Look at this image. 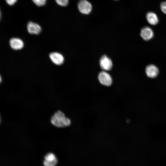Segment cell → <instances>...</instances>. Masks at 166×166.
Here are the masks:
<instances>
[{"label": "cell", "instance_id": "cell-12", "mask_svg": "<svg viewBox=\"0 0 166 166\" xmlns=\"http://www.w3.org/2000/svg\"><path fill=\"white\" fill-rule=\"evenodd\" d=\"M32 1L35 5L38 6L44 5L46 2V0H32Z\"/></svg>", "mask_w": 166, "mask_h": 166}, {"label": "cell", "instance_id": "cell-13", "mask_svg": "<svg viewBox=\"0 0 166 166\" xmlns=\"http://www.w3.org/2000/svg\"><path fill=\"white\" fill-rule=\"evenodd\" d=\"M56 3L61 6H66L68 4L69 0H55Z\"/></svg>", "mask_w": 166, "mask_h": 166}, {"label": "cell", "instance_id": "cell-8", "mask_svg": "<svg viewBox=\"0 0 166 166\" xmlns=\"http://www.w3.org/2000/svg\"><path fill=\"white\" fill-rule=\"evenodd\" d=\"M145 72L147 76L151 78L157 77L158 74L159 70L158 68L154 65H148L146 68Z\"/></svg>", "mask_w": 166, "mask_h": 166}, {"label": "cell", "instance_id": "cell-7", "mask_svg": "<svg viewBox=\"0 0 166 166\" xmlns=\"http://www.w3.org/2000/svg\"><path fill=\"white\" fill-rule=\"evenodd\" d=\"M140 35L144 40L148 41L153 38L154 33L153 30L150 28L146 26L143 28L141 29Z\"/></svg>", "mask_w": 166, "mask_h": 166}, {"label": "cell", "instance_id": "cell-16", "mask_svg": "<svg viewBox=\"0 0 166 166\" xmlns=\"http://www.w3.org/2000/svg\"></svg>", "mask_w": 166, "mask_h": 166}, {"label": "cell", "instance_id": "cell-14", "mask_svg": "<svg viewBox=\"0 0 166 166\" xmlns=\"http://www.w3.org/2000/svg\"><path fill=\"white\" fill-rule=\"evenodd\" d=\"M160 6L162 12L166 14V2H162L160 4Z\"/></svg>", "mask_w": 166, "mask_h": 166}, {"label": "cell", "instance_id": "cell-6", "mask_svg": "<svg viewBox=\"0 0 166 166\" xmlns=\"http://www.w3.org/2000/svg\"><path fill=\"white\" fill-rule=\"evenodd\" d=\"M49 57L51 61L56 65H61L64 62L63 56L59 53L56 52L51 53L49 54Z\"/></svg>", "mask_w": 166, "mask_h": 166}, {"label": "cell", "instance_id": "cell-9", "mask_svg": "<svg viewBox=\"0 0 166 166\" xmlns=\"http://www.w3.org/2000/svg\"><path fill=\"white\" fill-rule=\"evenodd\" d=\"M27 29L29 33L36 35L39 34L42 30L41 27L39 25L31 22L28 23Z\"/></svg>", "mask_w": 166, "mask_h": 166}, {"label": "cell", "instance_id": "cell-3", "mask_svg": "<svg viewBox=\"0 0 166 166\" xmlns=\"http://www.w3.org/2000/svg\"><path fill=\"white\" fill-rule=\"evenodd\" d=\"M98 79L100 83L103 85L109 86L112 82V80L110 75L105 71L101 72L98 75Z\"/></svg>", "mask_w": 166, "mask_h": 166}, {"label": "cell", "instance_id": "cell-5", "mask_svg": "<svg viewBox=\"0 0 166 166\" xmlns=\"http://www.w3.org/2000/svg\"><path fill=\"white\" fill-rule=\"evenodd\" d=\"M100 64L101 68L105 70H110L112 67V61L106 55H104L101 57Z\"/></svg>", "mask_w": 166, "mask_h": 166}, {"label": "cell", "instance_id": "cell-10", "mask_svg": "<svg viewBox=\"0 0 166 166\" xmlns=\"http://www.w3.org/2000/svg\"><path fill=\"white\" fill-rule=\"evenodd\" d=\"M10 44L11 47L15 50H20L24 47L23 41L20 39L18 38H13L10 41Z\"/></svg>", "mask_w": 166, "mask_h": 166}, {"label": "cell", "instance_id": "cell-15", "mask_svg": "<svg viewBox=\"0 0 166 166\" xmlns=\"http://www.w3.org/2000/svg\"><path fill=\"white\" fill-rule=\"evenodd\" d=\"M6 3L9 5H13L17 0H5Z\"/></svg>", "mask_w": 166, "mask_h": 166}, {"label": "cell", "instance_id": "cell-11", "mask_svg": "<svg viewBox=\"0 0 166 166\" xmlns=\"http://www.w3.org/2000/svg\"><path fill=\"white\" fill-rule=\"evenodd\" d=\"M146 19L151 25H155L158 22V19L156 14L152 12H149L146 14Z\"/></svg>", "mask_w": 166, "mask_h": 166}, {"label": "cell", "instance_id": "cell-2", "mask_svg": "<svg viewBox=\"0 0 166 166\" xmlns=\"http://www.w3.org/2000/svg\"><path fill=\"white\" fill-rule=\"evenodd\" d=\"M78 8L81 13L87 14H89L92 10L91 4L86 0H81L78 4Z\"/></svg>", "mask_w": 166, "mask_h": 166}, {"label": "cell", "instance_id": "cell-4", "mask_svg": "<svg viewBox=\"0 0 166 166\" xmlns=\"http://www.w3.org/2000/svg\"><path fill=\"white\" fill-rule=\"evenodd\" d=\"M57 162L55 155L52 153H49L45 156L43 164L45 166H55Z\"/></svg>", "mask_w": 166, "mask_h": 166}, {"label": "cell", "instance_id": "cell-1", "mask_svg": "<svg viewBox=\"0 0 166 166\" xmlns=\"http://www.w3.org/2000/svg\"><path fill=\"white\" fill-rule=\"evenodd\" d=\"M52 124L58 128H64L69 126L71 124L70 119L66 117L62 111L59 110L56 112L50 119Z\"/></svg>", "mask_w": 166, "mask_h": 166}]
</instances>
